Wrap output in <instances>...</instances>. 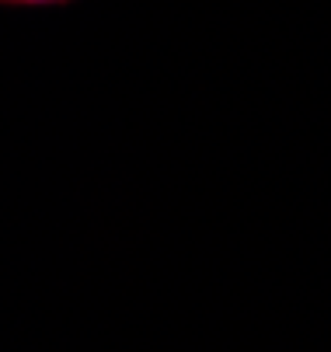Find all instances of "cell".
Returning <instances> with one entry per match:
<instances>
[{"mask_svg": "<svg viewBox=\"0 0 331 352\" xmlns=\"http://www.w3.org/2000/svg\"><path fill=\"white\" fill-rule=\"evenodd\" d=\"M0 4H18V8H42V4H67V0H0Z\"/></svg>", "mask_w": 331, "mask_h": 352, "instance_id": "obj_1", "label": "cell"}]
</instances>
